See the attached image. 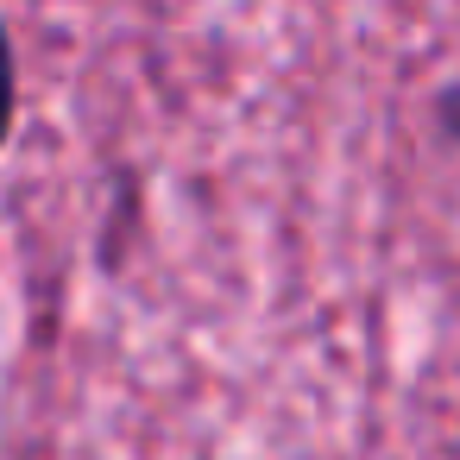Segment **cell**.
Masks as SVG:
<instances>
[{"instance_id": "cell-1", "label": "cell", "mask_w": 460, "mask_h": 460, "mask_svg": "<svg viewBox=\"0 0 460 460\" xmlns=\"http://www.w3.org/2000/svg\"><path fill=\"white\" fill-rule=\"evenodd\" d=\"M13 133V45H7V26H0V146Z\"/></svg>"}, {"instance_id": "cell-2", "label": "cell", "mask_w": 460, "mask_h": 460, "mask_svg": "<svg viewBox=\"0 0 460 460\" xmlns=\"http://www.w3.org/2000/svg\"><path fill=\"white\" fill-rule=\"evenodd\" d=\"M441 127H447V139H460V89L441 95Z\"/></svg>"}]
</instances>
